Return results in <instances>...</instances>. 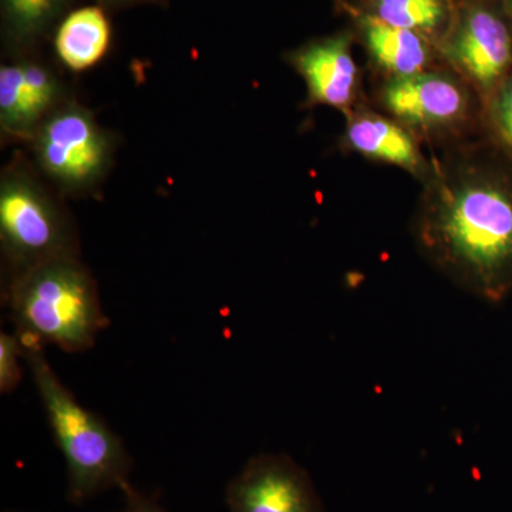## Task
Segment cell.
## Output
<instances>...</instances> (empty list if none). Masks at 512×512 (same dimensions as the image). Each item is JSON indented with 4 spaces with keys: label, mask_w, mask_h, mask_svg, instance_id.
<instances>
[{
    "label": "cell",
    "mask_w": 512,
    "mask_h": 512,
    "mask_svg": "<svg viewBox=\"0 0 512 512\" xmlns=\"http://www.w3.org/2000/svg\"><path fill=\"white\" fill-rule=\"evenodd\" d=\"M346 140L353 150L372 160L397 165L414 175L426 171L416 140L402 126L377 114L353 117L346 130Z\"/></svg>",
    "instance_id": "10"
},
{
    "label": "cell",
    "mask_w": 512,
    "mask_h": 512,
    "mask_svg": "<svg viewBox=\"0 0 512 512\" xmlns=\"http://www.w3.org/2000/svg\"><path fill=\"white\" fill-rule=\"evenodd\" d=\"M375 16L396 28L427 32L446 20L444 0H376Z\"/></svg>",
    "instance_id": "15"
},
{
    "label": "cell",
    "mask_w": 512,
    "mask_h": 512,
    "mask_svg": "<svg viewBox=\"0 0 512 512\" xmlns=\"http://www.w3.org/2000/svg\"><path fill=\"white\" fill-rule=\"evenodd\" d=\"M229 512H323L308 471L288 454L252 457L229 481Z\"/></svg>",
    "instance_id": "6"
},
{
    "label": "cell",
    "mask_w": 512,
    "mask_h": 512,
    "mask_svg": "<svg viewBox=\"0 0 512 512\" xmlns=\"http://www.w3.org/2000/svg\"><path fill=\"white\" fill-rule=\"evenodd\" d=\"M25 356L53 440L66 464L69 503L86 504L106 491L120 490L133 471V457L123 439L64 386L45 348L25 346Z\"/></svg>",
    "instance_id": "3"
},
{
    "label": "cell",
    "mask_w": 512,
    "mask_h": 512,
    "mask_svg": "<svg viewBox=\"0 0 512 512\" xmlns=\"http://www.w3.org/2000/svg\"><path fill=\"white\" fill-rule=\"evenodd\" d=\"M9 512H20V511H9Z\"/></svg>",
    "instance_id": "22"
},
{
    "label": "cell",
    "mask_w": 512,
    "mask_h": 512,
    "mask_svg": "<svg viewBox=\"0 0 512 512\" xmlns=\"http://www.w3.org/2000/svg\"><path fill=\"white\" fill-rule=\"evenodd\" d=\"M32 138L37 164L64 191L90 190L109 170V134L79 104L57 107Z\"/></svg>",
    "instance_id": "5"
},
{
    "label": "cell",
    "mask_w": 512,
    "mask_h": 512,
    "mask_svg": "<svg viewBox=\"0 0 512 512\" xmlns=\"http://www.w3.org/2000/svg\"><path fill=\"white\" fill-rule=\"evenodd\" d=\"M444 55L480 92L491 97L512 72L510 29L493 10L473 6L458 20Z\"/></svg>",
    "instance_id": "7"
},
{
    "label": "cell",
    "mask_w": 512,
    "mask_h": 512,
    "mask_svg": "<svg viewBox=\"0 0 512 512\" xmlns=\"http://www.w3.org/2000/svg\"><path fill=\"white\" fill-rule=\"evenodd\" d=\"M104 2H109V3H133V2H141V0H104Z\"/></svg>",
    "instance_id": "20"
},
{
    "label": "cell",
    "mask_w": 512,
    "mask_h": 512,
    "mask_svg": "<svg viewBox=\"0 0 512 512\" xmlns=\"http://www.w3.org/2000/svg\"><path fill=\"white\" fill-rule=\"evenodd\" d=\"M120 491L124 497V508L121 512H171L150 495L137 490L130 481L123 484Z\"/></svg>",
    "instance_id": "19"
},
{
    "label": "cell",
    "mask_w": 512,
    "mask_h": 512,
    "mask_svg": "<svg viewBox=\"0 0 512 512\" xmlns=\"http://www.w3.org/2000/svg\"><path fill=\"white\" fill-rule=\"evenodd\" d=\"M490 113L498 136L512 151V72L491 96Z\"/></svg>",
    "instance_id": "18"
},
{
    "label": "cell",
    "mask_w": 512,
    "mask_h": 512,
    "mask_svg": "<svg viewBox=\"0 0 512 512\" xmlns=\"http://www.w3.org/2000/svg\"><path fill=\"white\" fill-rule=\"evenodd\" d=\"M414 224L424 256L485 302L512 295V175L466 164L437 175Z\"/></svg>",
    "instance_id": "1"
},
{
    "label": "cell",
    "mask_w": 512,
    "mask_h": 512,
    "mask_svg": "<svg viewBox=\"0 0 512 512\" xmlns=\"http://www.w3.org/2000/svg\"><path fill=\"white\" fill-rule=\"evenodd\" d=\"M26 363L25 346L16 332L0 333V393L15 392Z\"/></svg>",
    "instance_id": "17"
},
{
    "label": "cell",
    "mask_w": 512,
    "mask_h": 512,
    "mask_svg": "<svg viewBox=\"0 0 512 512\" xmlns=\"http://www.w3.org/2000/svg\"><path fill=\"white\" fill-rule=\"evenodd\" d=\"M5 299L23 346L82 353L110 325L96 281L77 256L52 259L16 276L6 285Z\"/></svg>",
    "instance_id": "2"
},
{
    "label": "cell",
    "mask_w": 512,
    "mask_h": 512,
    "mask_svg": "<svg viewBox=\"0 0 512 512\" xmlns=\"http://www.w3.org/2000/svg\"><path fill=\"white\" fill-rule=\"evenodd\" d=\"M384 107L397 119L419 128H446L468 113V93L453 77L421 72L392 77L382 89Z\"/></svg>",
    "instance_id": "8"
},
{
    "label": "cell",
    "mask_w": 512,
    "mask_h": 512,
    "mask_svg": "<svg viewBox=\"0 0 512 512\" xmlns=\"http://www.w3.org/2000/svg\"><path fill=\"white\" fill-rule=\"evenodd\" d=\"M0 242L10 279L33 266L77 256V238L59 205L22 168H10L0 184Z\"/></svg>",
    "instance_id": "4"
},
{
    "label": "cell",
    "mask_w": 512,
    "mask_h": 512,
    "mask_svg": "<svg viewBox=\"0 0 512 512\" xmlns=\"http://www.w3.org/2000/svg\"><path fill=\"white\" fill-rule=\"evenodd\" d=\"M362 32L370 55L392 77L424 72L430 62L429 46L420 33L396 28L375 15L362 19Z\"/></svg>",
    "instance_id": "12"
},
{
    "label": "cell",
    "mask_w": 512,
    "mask_h": 512,
    "mask_svg": "<svg viewBox=\"0 0 512 512\" xmlns=\"http://www.w3.org/2000/svg\"><path fill=\"white\" fill-rule=\"evenodd\" d=\"M66 8V0H0L2 32L8 46L29 49L46 36Z\"/></svg>",
    "instance_id": "13"
},
{
    "label": "cell",
    "mask_w": 512,
    "mask_h": 512,
    "mask_svg": "<svg viewBox=\"0 0 512 512\" xmlns=\"http://www.w3.org/2000/svg\"><path fill=\"white\" fill-rule=\"evenodd\" d=\"M293 69L301 74L312 103L345 109L357 87V66L348 35L315 40L289 55Z\"/></svg>",
    "instance_id": "9"
},
{
    "label": "cell",
    "mask_w": 512,
    "mask_h": 512,
    "mask_svg": "<svg viewBox=\"0 0 512 512\" xmlns=\"http://www.w3.org/2000/svg\"><path fill=\"white\" fill-rule=\"evenodd\" d=\"M0 126L12 137H33L35 128L29 120L23 87L22 63L0 67Z\"/></svg>",
    "instance_id": "14"
},
{
    "label": "cell",
    "mask_w": 512,
    "mask_h": 512,
    "mask_svg": "<svg viewBox=\"0 0 512 512\" xmlns=\"http://www.w3.org/2000/svg\"><path fill=\"white\" fill-rule=\"evenodd\" d=\"M111 29L106 13L97 6L74 10L57 29L55 49L64 66L74 72L90 69L110 47Z\"/></svg>",
    "instance_id": "11"
},
{
    "label": "cell",
    "mask_w": 512,
    "mask_h": 512,
    "mask_svg": "<svg viewBox=\"0 0 512 512\" xmlns=\"http://www.w3.org/2000/svg\"><path fill=\"white\" fill-rule=\"evenodd\" d=\"M20 63H22L23 87H25L29 119L37 131L46 117L57 109L55 106L60 97V84L43 64L30 62V60Z\"/></svg>",
    "instance_id": "16"
},
{
    "label": "cell",
    "mask_w": 512,
    "mask_h": 512,
    "mask_svg": "<svg viewBox=\"0 0 512 512\" xmlns=\"http://www.w3.org/2000/svg\"><path fill=\"white\" fill-rule=\"evenodd\" d=\"M508 9H510V12L512 13V0H507Z\"/></svg>",
    "instance_id": "21"
}]
</instances>
